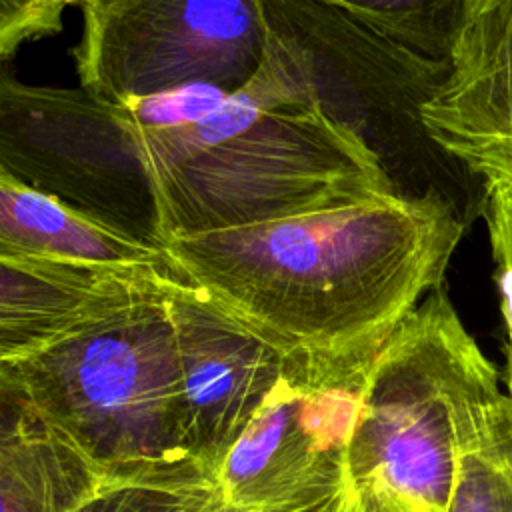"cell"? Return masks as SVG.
Returning <instances> with one entry per match:
<instances>
[{
  "label": "cell",
  "instance_id": "cell-1",
  "mask_svg": "<svg viewBox=\"0 0 512 512\" xmlns=\"http://www.w3.org/2000/svg\"><path fill=\"white\" fill-rule=\"evenodd\" d=\"M456 220L372 198L284 220L174 238L176 276L290 352L370 360L444 284Z\"/></svg>",
  "mask_w": 512,
  "mask_h": 512
},
{
  "label": "cell",
  "instance_id": "cell-2",
  "mask_svg": "<svg viewBox=\"0 0 512 512\" xmlns=\"http://www.w3.org/2000/svg\"><path fill=\"white\" fill-rule=\"evenodd\" d=\"M262 12L264 56L238 98L320 114L368 154L394 200L448 216L468 232L484 212V180L434 138L422 116L448 62L320 0H262Z\"/></svg>",
  "mask_w": 512,
  "mask_h": 512
},
{
  "label": "cell",
  "instance_id": "cell-3",
  "mask_svg": "<svg viewBox=\"0 0 512 512\" xmlns=\"http://www.w3.org/2000/svg\"><path fill=\"white\" fill-rule=\"evenodd\" d=\"M136 134L170 242L392 198L368 154L316 112L220 96L184 118L140 106Z\"/></svg>",
  "mask_w": 512,
  "mask_h": 512
},
{
  "label": "cell",
  "instance_id": "cell-4",
  "mask_svg": "<svg viewBox=\"0 0 512 512\" xmlns=\"http://www.w3.org/2000/svg\"><path fill=\"white\" fill-rule=\"evenodd\" d=\"M168 280L18 360L44 412L112 482L208 474L188 448Z\"/></svg>",
  "mask_w": 512,
  "mask_h": 512
},
{
  "label": "cell",
  "instance_id": "cell-5",
  "mask_svg": "<svg viewBox=\"0 0 512 512\" xmlns=\"http://www.w3.org/2000/svg\"><path fill=\"white\" fill-rule=\"evenodd\" d=\"M486 360L446 286L376 350L346 448L358 512H446L458 472V408Z\"/></svg>",
  "mask_w": 512,
  "mask_h": 512
},
{
  "label": "cell",
  "instance_id": "cell-6",
  "mask_svg": "<svg viewBox=\"0 0 512 512\" xmlns=\"http://www.w3.org/2000/svg\"><path fill=\"white\" fill-rule=\"evenodd\" d=\"M266 48L262 0H88L80 86L116 106L208 88L238 96Z\"/></svg>",
  "mask_w": 512,
  "mask_h": 512
},
{
  "label": "cell",
  "instance_id": "cell-7",
  "mask_svg": "<svg viewBox=\"0 0 512 512\" xmlns=\"http://www.w3.org/2000/svg\"><path fill=\"white\" fill-rule=\"evenodd\" d=\"M372 358L292 352L214 472L228 512H316L346 492V448Z\"/></svg>",
  "mask_w": 512,
  "mask_h": 512
},
{
  "label": "cell",
  "instance_id": "cell-8",
  "mask_svg": "<svg viewBox=\"0 0 512 512\" xmlns=\"http://www.w3.org/2000/svg\"><path fill=\"white\" fill-rule=\"evenodd\" d=\"M166 300L178 344L188 448L214 478L282 380L292 352L188 282L170 278Z\"/></svg>",
  "mask_w": 512,
  "mask_h": 512
},
{
  "label": "cell",
  "instance_id": "cell-9",
  "mask_svg": "<svg viewBox=\"0 0 512 512\" xmlns=\"http://www.w3.org/2000/svg\"><path fill=\"white\" fill-rule=\"evenodd\" d=\"M422 116L484 182L512 180V0H466L448 76Z\"/></svg>",
  "mask_w": 512,
  "mask_h": 512
},
{
  "label": "cell",
  "instance_id": "cell-10",
  "mask_svg": "<svg viewBox=\"0 0 512 512\" xmlns=\"http://www.w3.org/2000/svg\"><path fill=\"white\" fill-rule=\"evenodd\" d=\"M162 276L168 274L0 258V360H24L40 352L126 304Z\"/></svg>",
  "mask_w": 512,
  "mask_h": 512
},
{
  "label": "cell",
  "instance_id": "cell-11",
  "mask_svg": "<svg viewBox=\"0 0 512 512\" xmlns=\"http://www.w3.org/2000/svg\"><path fill=\"white\" fill-rule=\"evenodd\" d=\"M114 484L34 398L18 360H0V512H78Z\"/></svg>",
  "mask_w": 512,
  "mask_h": 512
},
{
  "label": "cell",
  "instance_id": "cell-12",
  "mask_svg": "<svg viewBox=\"0 0 512 512\" xmlns=\"http://www.w3.org/2000/svg\"><path fill=\"white\" fill-rule=\"evenodd\" d=\"M0 258L146 268L178 278L166 256L86 222L4 170H0Z\"/></svg>",
  "mask_w": 512,
  "mask_h": 512
},
{
  "label": "cell",
  "instance_id": "cell-13",
  "mask_svg": "<svg viewBox=\"0 0 512 512\" xmlns=\"http://www.w3.org/2000/svg\"><path fill=\"white\" fill-rule=\"evenodd\" d=\"M458 472L446 512H512V398L486 358L458 408Z\"/></svg>",
  "mask_w": 512,
  "mask_h": 512
},
{
  "label": "cell",
  "instance_id": "cell-14",
  "mask_svg": "<svg viewBox=\"0 0 512 512\" xmlns=\"http://www.w3.org/2000/svg\"><path fill=\"white\" fill-rule=\"evenodd\" d=\"M432 60L448 62L466 0H320Z\"/></svg>",
  "mask_w": 512,
  "mask_h": 512
},
{
  "label": "cell",
  "instance_id": "cell-15",
  "mask_svg": "<svg viewBox=\"0 0 512 512\" xmlns=\"http://www.w3.org/2000/svg\"><path fill=\"white\" fill-rule=\"evenodd\" d=\"M212 476L204 472L114 482L78 512H222Z\"/></svg>",
  "mask_w": 512,
  "mask_h": 512
},
{
  "label": "cell",
  "instance_id": "cell-16",
  "mask_svg": "<svg viewBox=\"0 0 512 512\" xmlns=\"http://www.w3.org/2000/svg\"><path fill=\"white\" fill-rule=\"evenodd\" d=\"M486 200L482 218L488 226L492 258L496 264V284L500 290V310L504 318V380L512 398V180L484 182Z\"/></svg>",
  "mask_w": 512,
  "mask_h": 512
},
{
  "label": "cell",
  "instance_id": "cell-17",
  "mask_svg": "<svg viewBox=\"0 0 512 512\" xmlns=\"http://www.w3.org/2000/svg\"><path fill=\"white\" fill-rule=\"evenodd\" d=\"M64 0H0V60L34 38L62 30Z\"/></svg>",
  "mask_w": 512,
  "mask_h": 512
},
{
  "label": "cell",
  "instance_id": "cell-18",
  "mask_svg": "<svg viewBox=\"0 0 512 512\" xmlns=\"http://www.w3.org/2000/svg\"><path fill=\"white\" fill-rule=\"evenodd\" d=\"M338 512H358L356 506H354V502H352V498H350V494H348V490H346V494H344V498H342V502H340Z\"/></svg>",
  "mask_w": 512,
  "mask_h": 512
},
{
  "label": "cell",
  "instance_id": "cell-19",
  "mask_svg": "<svg viewBox=\"0 0 512 512\" xmlns=\"http://www.w3.org/2000/svg\"><path fill=\"white\" fill-rule=\"evenodd\" d=\"M346 494V492H344ZM344 494L338 498V500H334L332 504H328L326 508H322V510H316V512H338V508H340V502H342V498H344Z\"/></svg>",
  "mask_w": 512,
  "mask_h": 512
},
{
  "label": "cell",
  "instance_id": "cell-20",
  "mask_svg": "<svg viewBox=\"0 0 512 512\" xmlns=\"http://www.w3.org/2000/svg\"><path fill=\"white\" fill-rule=\"evenodd\" d=\"M84 2H88V0H64V4H66V6H68V4H80V6H82Z\"/></svg>",
  "mask_w": 512,
  "mask_h": 512
}]
</instances>
